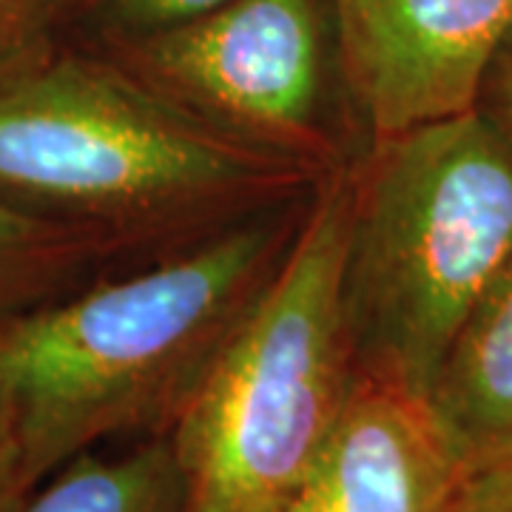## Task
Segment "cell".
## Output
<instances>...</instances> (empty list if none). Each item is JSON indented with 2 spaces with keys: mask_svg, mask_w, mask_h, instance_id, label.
<instances>
[{
  "mask_svg": "<svg viewBox=\"0 0 512 512\" xmlns=\"http://www.w3.org/2000/svg\"><path fill=\"white\" fill-rule=\"evenodd\" d=\"M97 49L200 123L313 183L350 168L370 146L328 0H222Z\"/></svg>",
  "mask_w": 512,
  "mask_h": 512,
  "instance_id": "obj_5",
  "label": "cell"
},
{
  "mask_svg": "<svg viewBox=\"0 0 512 512\" xmlns=\"http://www.w3.org/2000/svg\"><path fill=\"white\" fill-rule=\"evenodd\" d=\"M348 180L342 305L356 373L424 399L512 262V146L470 109L373 140Z\"/></svg>",
  "mask_w": 512,
  "mask_h": 512,
  "instance_id": "obj_3",
  "label": "cell"
},
{
  "mask_svg": "<svg viewBox=\"0 0 512 512\" xmlns=\"http://www.w3.org/2000/svg\"><path fill=\"white\" fill-rule=\"evenodd\" d=\"M424 402L461 470L512 453V262L461 322Z\"/></svg>",
  "mask_w": 512,
  "mask_h": 512,
  "instance_id": "obj_8",
  "label": "cell"
},
{
  "mask_svg": "<svg viewBox=\"0 0 512 512\" xmlns=\"http://www.w3.org/2000/svg\"><path fill=\"white\" fill-rule=\"evenodd\" d=\"M311 194L97 274L0 325V373L32 487L100 441L177 424L282 268Z\"/></svg>",
  "mask_w": 512,
  "mask_h": 512,
  "instance_id": "obj_1",
  "label": "cell"
},
{
  "mask_svg": "<svg viewBox=\"0 0 512 512\" xmlns=\"http://www.w3.org/2000/svg\"><path fill=\"white\" fill-rule=\"evenodd\" d=\"M72 0H0V63L55 37Z\"/></svg>",
  "mask_w": 512,
  "mask_h": 512,
  "instance_id": "obj_12",
  "label": "cell"
},
{
  "mask_svg": "<svg viewBox=\"0 0 512 512\" xmlns=\"http://www.w3.org/2000/svg\"><path fill=\"white\" fill-rule=\"evenodd\" d=\"M32 490L18 404L0 373V512H18Z\"/></svg>",
  "mask_w": 512,
  "mask_h": 512,
  "instance_id": "obj_13",
  "label": "cell"
},
{
  "mask_svg": "<svg viewBox=\"0 0 512 512\" xmlns=\"http://www.w3.org/2000/svg\"><path fill=\"white\" fill-rule=\"evenodd\" d=\"M476 109L512 146V29L498 43L478 86Z\"/></svg>",
  "mask_w": 512,
  "mask_h": 512,
  "instance_id": "obj_15",
  "label": "cell"
},
{
  "mask_svg": "<svg viewBox=\"0 0 512 512\" xmlns=\"http://www.w3.org/2000/svg\"><path fill=\"white\" fill-rule=\"evenodd\" d=\"M461 467L424 399L359 379L279 512H444Z\"/></svg>",
  "mask_w": 512,
  "mask_h": 512,
  "instance_id": "obj_7",
  "label": "cell"
},
{
  "mask_svg": "<svg viewBox=\"0 0 512 512\" xmlns=\"http://www.w3.org/2000/svg\"><path fill=\"white\" fill-rule=\"evenodd\" d=\"M444 512H512V453L461 470Z\"/></svg>",
  "mask_w": 512,
  "mask_h": 512,
  "instance_id": "obj_14",
  "label": "cell"
},
{
  "mask_svg": "<svg viewBox=\"0 0 512 512\" xmlns=\"http://www.w3.org/2000/svg\"><path fill=\"white\" fill-rule=\"evenodd\" d=\"M217 3L222 0H72L69 15H83L92 23L97 46H109L202 15Z\"/></svg>",
  "mask_w": 512,
  "mask_h": 512,
  "instance_id": "obj_11",
  "label": "cell"
},
{
  "mask_svg": "<svg viewBox=\"0 0 512 512\" xmlns=\"http://www.w3.org/2000/svg\"><path fill=\"white\" fill-rule=\"evenodd\" d=\"M353 109L370 143L476 109L512 29V0H328Z\"/></svg>",
  "mask_w": 512,
  "mask_h": 512,
  "instance_id": "obj_6",
  "label": "cell"
},
{
  "mask_svg": "<svg viewBox=\"0 0 512 512\" xmlns=\"http://www.w3.org/2000/svg\"><path fill=\"white\" fill-rule=\"evenodd\" d=\"M18 512H191V498L174 441L160 433L117 456H74L43 478Z\"/></svg>",
  "mask_w": 512,
  "mask_h": 512,
  "instance_id": "obj_9",
  "label": "cell"
},
{
  "mask_svg": "<svg viewBox=\"0 0 512 512\" xmlns=\"http://www.w3.org/2000/svg\"><path fill=\"white\" fill-rule=\"evenodd\" d=\"M117 262L86 234L0 200V325L35 311Z\"/></svg>",
  "mask_w": 512,
  "mask_h": 512,
  "instance_id": "obj_10",
  "label": "cell"
},
{
  "mask_svg": "<svg viewBox=\"0 0 512 512\" xmlns=\"http://www.w3.org/2000/svg\"><path fill=\"white\" fill-rule=\"evenodd\" d=\"M348 168L313 188L291 251L168 430L191 512H279L359 382L342 262Z\"/></svg>",
  "mask_w": 512,
  "mask_h": 512,
  "instance_id": "obj_4",
  "label": "cell"
},
{
  "mask_svg": "<svg viewBox=\"0 0 512 512\" xmlns=\"http://www.w3.org/2000/svg\"><path fill=\"white\" fill-rule=\"evenodd\" d=\"M319 183L55 37L0 63V200L140 262Z\"/></svg>",
  "mask_w": 512,
  "mask_h": 512,
  "instance_id": "obj_2",
  "label": "cell"
}]
</instances>
